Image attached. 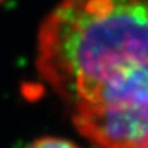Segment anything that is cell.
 <instances>
[{
	"label": "cell",
	"instance_id": "obj_1",
	"mask_svg": "<svg viewBox=\"0 0 148 148\" xmlns=\"http://www.w3.org/2000/svg\"><path fill=\"white\" fill-rule=\"evenodd\" d=\"M37 67L73 108L148 95V0H63L40 27Z\"/></svg>",
	"mask_w": 148,
	"mask_h": 148
},
{
	"label": "cell",
	"instance_id": "obj_3",
	"mask_svg": "<svg viewBox=\"0 0 148 148\" xmlns=\"http://www.w3.org/2000/svg\"><path fill=\"white\" fill-rule=\"evenodd\" d=\"M27 148H79L74 143L58 137H44L30 144Z\"/></svg>",
	"mask_w": 148,
	"mask_h": 148
},
{
	"label": "cell",
	"instance_id": "obj_2",
	"mask_svg": "<svg viewBox=\"0 0 148 148\" xmlns=\"http://www.w3.org/2000/svg\"><path fill=\"white\" fill-rule=\"evenodd\" d=\"M73 121L99 148H148V95L74 108Z\"/></svg>",
	"mask_w": 148,
	"mask_h": 148
}]
</instances>
